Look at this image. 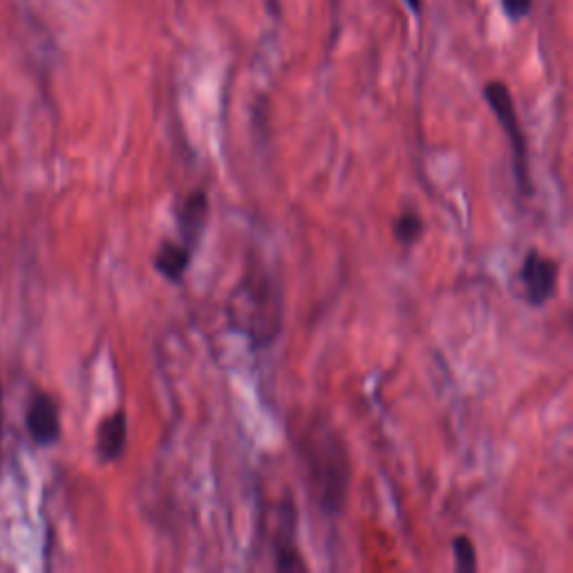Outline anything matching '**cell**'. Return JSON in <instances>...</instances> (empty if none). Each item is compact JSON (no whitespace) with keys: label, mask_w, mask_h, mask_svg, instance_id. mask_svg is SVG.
Returning a JSON list of instances; mask_svg holds the SVG:
<instances>
[{"label":"cell","mask_w":573,"mask_h":573,"mask_svg":"<svg viewBox=\"0 0 573 573\" xmlns=\"http://www.w3.org/2000/svg\"><path fill=\"white\" fill-rule=\"evenodd\" d=\"M296 453L305 468L309 493L325 513L343 511L350 491V457L338 430L325 419H314L296 430Z\"/></svg>","instance_id":"cell-1"},{"label":"cell","mask_w":573,"mask_h":573,"mask_svg":"<svg viewBox=\"0 0 573 573\" xmlns=\"http://www.w3.org/2000/svg\"><path fill=\"white\" fill-rule=\"evenodd\" d=\"M233 330L249 338L253 347H265L283 330V289L265 267L253 258L229 300Z\"/></svg>","instance_id":"cell-2"},{"label":"cell","mask_w":573,"mask_h":573,"mask_svg":"<svg viewBox=\"0 0 573 573\" xmlns=\"http://www.w3.org/2000/svg\"><path fill=\"white\" fill-rule=\"evenodd\" d=\"M484 99L488 101V106H491L497 121H500L506 137H509L511 153H513V171H515L518 189L522 191L524 197H531L533 184H531V175H529V153H526V137L520 124L518 110H515L511 90L504 81H488L484 86Z\"/></svg>","instance_id":"cell-3"},{"label":"cell","mask_w":573,"mask_h":573,"mask_svg":"<svg viewBox=\"0 0 573 573\" xmlns=\"http://www.w3.org/2000/svg\"><path fill=\"white\" fill-rule=\"evenodd\" d=\"M518 278L522 283V294L526 303L531 307H542L556 296L560 265L553 258L544 256L542 251L531 249L522 260Z\"/></svg>","instance_id":"cell-4"},{"label":"cell","mask_w":573,"mask_h":573,"mask_svg":"<svg viewBox=\"0 0 573 573\" xmlns=\"http://www.w3.org/2000/svg\"><path fill=\"white\" fill-rule=\"evenodd\" d=\"M209 211V195L202 189L191 191L177 206L175 222L177 231H180V242L186 249L193 251L200 244L206 222H209Z\"/></svg>","instance_id":"cell-5"},{"label":"cell","mask_w":573,"mask_h":573,"mask_svg":"<svg viewBox=\"0 0 573 573\" xmlns=\"http://www.w3.org/2000/svg\"><path fill=\"white\" fill-rule=\"evenodd\" d=\"M27 430L39 446H52L61 437V412L50 394H34L27 408Z\"/></svg>","instance_id":"cell-6"},{"label":"cell","mask_w":573,"mask_h":573,"mask_svg":"<svg viewBox=\"0 0 573 573\" xmlns=\"http://www.w3.org/2000/svg\"><path fill=\"white\" fill-rule=\"evenodd\" d=\"M128 441V417L124 410H117L101 421L97 428V455L101 462L112 464L121 459Z\"/></svg>","instance_id":"cell-7"},{"label":"cell","mask_w":573,"mask_h":573,"mask_svg":"<svg viewBox=\"0 0 573 573\" xmlns=\"http://www.w3.org/2000/svg\"><path fill=\"white\" fill-rule=\"evenodd\" d=\"M191 260H193V251L186 249L182 242L162 240V244H159V249L155 253L153 265L157 269V274L164 276L168 283L180 285L186 276V271H189L191 267Z\"/></svg>","instance_id":"cell-8"},{"label":"cell","mask_w":573,"mask_h":573,"mask_svg":"<svg viewBox=\"0 0 573 573\" xmlns=\"http://www.w3.org/2000/svg\"><path fill=\"white\" fill-rule=\"evenodd\" d=\"M426 222L417 211H403L397 215V220L392 222V236L401 247H415V244L424 238Z\"/></svg>","instance_id":"cell-9"},{"label":"cell","mask_w":573,"mask_h":573,"mask_svg":"<svg viewBox=\"0 0 573 573\" xmlns=\"http://www.w3.org/2000/svg\"><path fill=\"white\" fill-rule=\"evenodd\" d=\"M453 553H455V567L459 571L473 573L477 571V551L473 540L468 535H457L453 540Z\"/></svg>","instance_id":"cell-10"},{"label":"cell","mask_w":573,"mask_h":573,"mask_svg":"<svg viewBox=\"0 0 573 573\" xmlns=\"http://www.w3.org/2000/svg\"><path fill=\"white\" fill-rule=\"evenodd\" d=\"M533 0H502V9L504 14L513 18V21H520L526 14L531 12Z\"/></svg>","instance_id":"cell-11"},{"label":"cell","mask_w":573,"mask_h":573,"mask_svg":"<svg viewBox=\"0 0 573 573\" xmlns=\"http://www.w3.org/2000/svg\"><path fill=\"white\" fill-rule=\"evenodd\" d=\"M406 5L412 9V12L419 14V9H421V0H406Z\"/></svg>","instance_id":"cell-12"}]
</instances>
